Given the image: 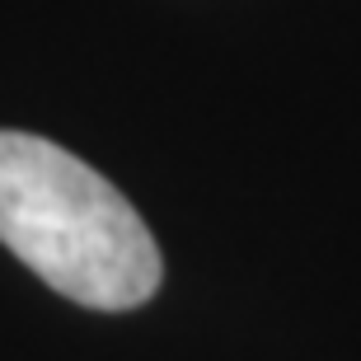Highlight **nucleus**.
Returning a JSON list of instances; mask_svg holds the SVG:
<instances>
[{
	"label": "nucleus",
	"mask_w": 361,
	"mask_h": 361,
	"mask_svg": "<svg viewBox=\"0 0 361 361\" xmlns=\"http://www.w3.org/2000/svg\"><path fill=\"white\" fill-rule=\"evenodd\" d=\"M0 244L90 310L146 305L164 277L141 212L80 155L33 132H0Z\"/></svg>",
	"instance_id": "obj_1"
}]
</instances>
